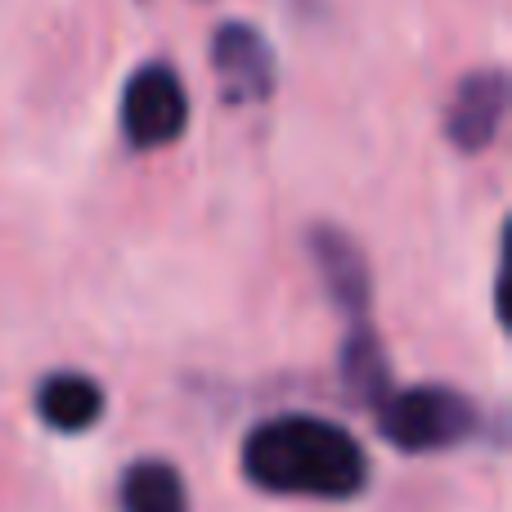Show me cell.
I'll list each match as a JSON object with an SVG mask.
<instances>
[{"mask_svg":"<svg viewBox=\"0 0 512 512\" xmlns=\"http://www.w3.org/2000/svg\"><path fill=\"white\" fill-rule=\"evenodd\" d=\"M508 113V77L499 68L468 72L445 113V135L459 153H486Z\"/></svg>","mask_w":512,"mask_h":512,"instance_id":"obj_5","label":"cell"},{"mask_svg":"<svg viewBox=\"0 0 512 512\" xmlns=\"http://www.w3.org/2000/svg\"><path fill=\"white\" fill-rule=\"evenodd\" d=\"M189 126V95L180 86L176 68L144 63L122 90V135L131 149H167Z\"/></svg>","mask_w":512,"mask_h":512,"instance_id":"obj_3","label":"cell"},{"mask_svg":"<svg viewBox=\"0 0 512 512\" xmlns=\"http://www.w3.org/2000/svg\"><path fill=\"white\" fill-rule=\"evenodd\" d=\"M212 63L230 104H261L274 90V54L248 23H225L212 41Z\"/></svg>","mask_w":512,"mask_h":512,"instance_id":"obj_6","label":"cell"},{"mask_svg":"<svg viewBox=\"0 0 512 512\" xmlns=\"http://www.w3.org/2000/svg\"><path fill=\"white\" fill-rule=\"evenodd\" d=\"M36 418L59 436H81L104 418V387L86 373H50L36 387Z\"/></svg>","mask_w":512,"mask_h":512,"instance_id":"obj_7","label":"cell"},{"mask_svg":"<svg viewBox=\"0 0 512 512\" xmlns=\"http://www.w3.org/2000/svg\"><path fill=\"white\" fill-rule=\"evenodd\" d=\"M382 441H391L405 454H436V450H454V445L472 441L481 432V409L472 396L441 382H418V387L396 391L373 405Z\"/></svg>","mask_w":512,"mask_h":512,"instance_id":"obj_2","label":"cell"},{"mask_svg":"<svg viewBox=\"0 0 512 512\" xmlns=\"http://www.w3.org/2000/svg\"><path fill=\"white\" fill-rule=\"evenodd\" d=\"M310 256L324 279V292L346 324H369L373 319V270L364 261L360 243L337 225H315L310 230Z\"/></svg>","mask_w":512,"mask_h":512,"instance_id":"obj_4","label":"cell"},{"mask_svg":"<svg viewBox=\"0 0 512 512\" xmlns=\"http://www.w3.org/2000/svg\"><path fill=\"white\" fill-rule=\"evenodd\" d=\"M243 477L265 495L346 504L369 486V454L342 423L319 414H279L243 436Z\"/></svg>","mask_w":512,"mask_h":512,"instance_id":"obj_1","label":"cell"},{"mask_svg":"<svg viewBox=\"0 0 512 512\" xmlns=\"http://www.w3.org/2000/svg\"><path fill=\"white\" fill-rule=\"evenodd\" d=\"M122 512H189L185 477L167 459H135L117 486Z\"/></svg>","mask_w":512,"mask_h":512,"instance_id":"obj_8","label":"cell"}]
</instances>
